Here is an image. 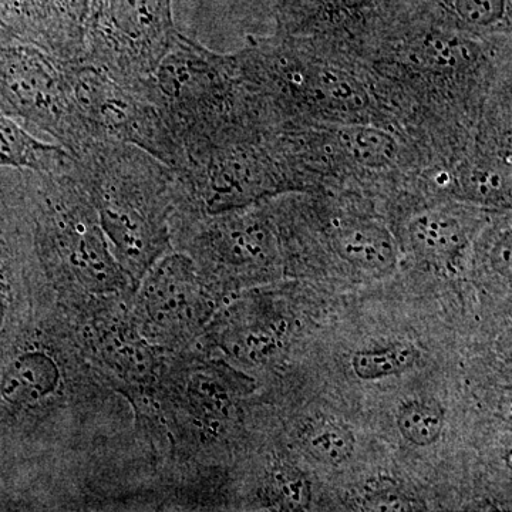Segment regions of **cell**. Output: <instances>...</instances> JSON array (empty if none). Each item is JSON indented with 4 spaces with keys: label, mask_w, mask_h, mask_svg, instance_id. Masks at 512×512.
<instances>
[{
    "label": "cell",
    "mask_w": 512,
    "mask_h": 512,
    "mask_svg": "<svg viewBox=\"0 0 512 512\" xmlns=\"http://www.w3.org/2000/svg\"><path fill=\"white\" fill-rule=\"evenodd\" d=\"M72 177L92 201L111 251L134 286L174 251L177 174L131 144L93 140L73 154Z\"/></svg>",
    "instance_id": "cell-1"
},
{
    "label": "cell",
    "mask_w": 512,
    "mask_h": 512,
    "mask_svg": "<svg viewBox=\"0 0 512 512\" xmlns=\"http://www.w3.org/2000/svg\"><path fill=\"white\" fill-rule=\"evenodd\" d=\"M25 187L37 258L56 302L86 313L133 298L136 286L82 185L72 175L25 171Z\"/></svg>",
    "instance_id": "cell-2"
},
{
    "label": "cell",
    "mask_w": 512,
    "mask_h": 512,
    "mask_svg": "<svg viewBox=\"0 0 512 512\" xmlns=\"http://www.w3.org/2000/svg\"><path fill=\"white\" fill-rule=\"evenodd\" d=\"M171 0H92L83 60L153 100V79L173 45Z\"/></svg>",
    "instance_id": "cell-3"
},
{
    "label": "cell",
    "mask_w": 512,
    "mask_h": 512,
    "mask_svg": "<svg viewBox=\"0 0 512 512\" xmlns=\"http://www.w3.org/2000/svg\"><path fill=\"white\" fill-rule=\"evenodd\" d=\"M67 66L0 25V110L74 154L93 138L74 103Z\"/></svg>",
    "instance_id": "cell-4"
},
{
    "label": "cell",
    "mask_w": 512,
    "mask_h": 512,
    "mask_svg": "<svg viewBox=\"0 0 512 512\" xmlns=\"http://www.w3.org/2000/svg\"><path fill=\"white\" fill-rule=\"evenodd\" d=\"M67 67L74 103L93 140L131 144L175 173L183 170V147L158 104L121 86L86 60L69 62Z\"/></svg>",
    "instance_id": "cell-5"
},
{
    "label": "cell",
    "mask_w": 512,
    "mask_h": 512,
    "mask_svg": "<svg viewBox=\"0 0 512 512\" xmlns=\"http://www.w3.org/2000/svg\"><path fill=\"white\" fill-rule=\"evenodd\" d=\"M138 332L161 352H173L200 328L211 302L190 256L171 251L141 278L130 303Z\"/></svg>",
    "instance_id": "cell-6"
},
{
    "label": "cell",
    "mask_w": 512,
    "mask_h": 512,
    "mask_svg": "<svg viewBox=\"0 0 512 512\" xmlns=\"http://www.w3.org/2000/svg\"><path fill=\"white\" fill-rule=\"evenodd\" d=\"M92 0H0V25L63 60L84 56V29Z\"/></svg>",
    "instance_id": "cell-7"
},
{
    "label": "cell",
    "mask_w": 512,
    "mask_h": 512,
    "mask_svg": "<svg viewBox=\"0 0 512 512\" xmlns=\"http://www.w3.org/2000/svg\"><path fill=\"white\" fill-rule=\"evenodd\" d=\"M402 5L403 0H286L281 22L316 39H355L396 18Z\"/></svg>",
    "instance_id": "cell-8"
},
{
    "label": "cell",
    "mask_w": 512,
    "mask_h": 512,
    "mask_svg": "<svg viewBox=\"0 0 512 512\" xmlns=\"http://www.w3.org/2000/svg\"><path fill=\"white\" fill-rule=\"evenodd\" d=\"M404 10L481 39L511 36V0H404Z\"/></svg>",
    "instance_id": "cell-9"
},
{
    "label": "cell",
    "mask_w": 512,
    "mask_h": 512,
    "mask_svg": "<svg viewBox=\"0 0 512 512\" xmlns=\"http://www.w3.org/2000/svg\"><path fill=\"white\" fill-rule=\"evenodd\" d=\"M329 241L339 258L369 274L392 272L399 261V248L392 232L382 222L369 218H333Z\"/></svg>",
    "instance_id": "cell-10"
},
{
    "label": "cell",
    "mask_w": 512,
    "mask_h": 512,
    "mask_svg": "<svg viewBox=\"0 0 512 512\" xmlns=\"http://www.w3.org/2000/svg\"><path fill=\"white\" fill-rule=\"evenodd\" d=\"M473 222L453 208H429L410 220L407 239L414 254L424 261L451 264L470 244Z\"/></svg>",
    "instance_id": "cell-11"
},
{
    "label": "cell",
    "mask_w": 512,
    "mask_h": 512,
    "mask_svg": "<svg viewBox=\"0 0 512 512\" xmlns=\"http://www.w3.org/2000/svg\"><path fill=\"white\" fill-rule=\"evenodd\" d=\"M0 167L72 175L74 157L59 144L45 143L0 110Z\"/></svg>",
    "instance_id": "cell-12"
},
{
    "label": "cell",
    "mask_w": 512,
    "mask_h": 512,
    "mask_svg": "<svg viewBox=\"0 0 512 512\" xmlns=\"http://www.w3.org/2000/svg\"><path fill=\"white\" fill-rule=\"evenodd\" d=\"M178 392H181L178 402L184 403L185 412L190 414L195 423H200L202 426H225L229 421L234 420L237 413V403L231 389L222 382L220 377L204 370L190 373Z\"/></svg>",
    "instance_id": "cell-13"
},
{
    "label": "cell",
    "mask_w": 512,
    "mask_h": 512,
    "mask_svg": "<svg viewBox=\"0 0 512 512\" xmlns=\"http://www.w3.org/2000/svg\"><path fill=\"white\" fill-rule=\"evenodd\" d=\"M306 453L326 466L345 464L355 453L356 437L348 424L339 420L315 421L303 434Z\"/></svg>",
    "instance_id": "cell-14"
},
{
    "label": "cell",
    "mask_w": 512,
    "mask_h": 512,
    "mask_svg": "<svg viewBox=\"0 0 512 512\" xmlns=\"http://www.w3.org/2000/svg\"><path fill=\"white\" fill-rule=\"evenodd\" d=\"M419 359V349L412 343L396 342L382 349L355 353L352 357V369L357 379L375 382L409 372Z\"/></svg>",
    "instance_id": "cell-15"
},
{
    "label": "cell",
    "mask_w": 512,
    "mask_h": 512,
    "mask_svg": "<svg viewBox=\"0 0 512 512\" xmlns=\"http://www.w3.org/2000/svg\"><path fill=\"white\" fill-rule=\"evenodd\" d=\"M446 413L436 400L412 399L400 404L397 427L404 439L416 447H430L443 434Z\"/></svg>",
    "instance_id": "cell-16"
},
{
    "label": "cell",
    "mask_w": 512,
    "mask_h": 512,
    "mask_svg": "<svg viewBox=\"0 0 512 512\" xmlns=\"http://www.w3.org/2000/svg\"><path fill=\"white\" fill-rule=\"evenodd\" d=\"M268 498L281 510H305L311 504V485L301 471L279 466L269 476Z\"/></svg>",
    "instance_id": "cell-17"
},
{
    "label": "cell",
    "mask_w": 512,
    "mask_h": 512,
    "mask_svg": "<svg viewBox=\"0 0 512 512\" xmlns=\"http://www.w3.org/2000/svg\"><path fill=\"white\" fill-rule=\"evenodd\" d=\"M414 501L409 495L400 493L397 490H377L367 495L363 510L366 511H410L414 510Z\"/></svg>",
    "instance_id": "cell-18"
},
{
    "label": "cell",
    "mask_w": 512,
    "mask_h": 512,
    "mask_svg": "<svg viewBox=\"0 0 512 512\" xmlns=\"http://www.w3.org/2000/svg\"><path fill=\"white\" fill-rule=\"evenodd\" d=\"M9 255V248L6 242L0 238V330L5 326L8 319L10 308V282L8 276V261L6 256Z\"/></svg>",
    "instance_id": "cell-19"
}]
</instances>
